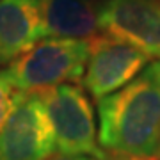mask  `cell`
<instances>
[{
    "mask_svg": "<svg viewBox=\"0 0 160 160\" xmlns=\"http://www.w3.org/2000/svg\"><path fill=\"white\" fill-rule=\"evenodd\" d=\"M43 38L91 39L100 34L94 0H39Z\"/></svg>",
    "mask_w": 160,
    "mask_h": 160,
    "instance_id": "ba28073f",
    "label": "cell"
},
{
    "mask_svg": "<svg viewBox=\"0 0 160 160\" xmlns=\"http://www.w3.org/2000/svg\"><path fill=\"white\" fill-rule=\"evenodd\" d=\"M158 62H160V61H158Z\"/></svg>",
    "mask_w": 160,
    "mask_h": 160,
    "instance_id": "7c38bea8",
    "label": "cell"
},
{
    "mask_svg": "<svg viewBox=\"0 0 160 160\" xmlns=\"http://www.w3.org/2000/svg\"><path fill=\"white\" fill-rule=\"evenodd\" d=\"M55 133L41 94H25L0 128V160H48Z\"/></svg>",
    "mask_w": 160,
    "mask_h": 160,
    "instance_id": "277c9868",
    "label": "cell"
},
{
    "mask_svg": "<svg viewBox=\"0 0 160 160\" xmlns=\"http://www.w3.org/2000/svg\"><path fill=\"white\" fill-rule=\"evenodd\" d=\"M98 142L121 160L160 157V62H151L109 96L98 100Z\"/></svg>",
    "mask_w": 160,
    "mask_h": 160,
    "instance_id": "6da1fadb",
    "label": "cell"
},
{
    "mask_svg": "<svg viewBox=\"0 0 160 160\" xmlns=\"http://www.w3.org/2000/svg\"><path fill=\"white\" fill-rule=\"evenodd\" d=\"M89 41V55L84 71V87L94 100L125 87L149 64V57L125 41L98 34Z\"/></svg>",
    "mask_w": 160,
    "mask_h": 160,
    "instance_id": "5b68a950",
    "label": "cell"
},
{
    "mask_svg": "<svg viewBox=\"0 0 160 160\" xmlns=\"http://www.w3.org/2000/svg\"><path fill=\"white\" fill-rule=\"evenodd\" d=\"M55 133L59 153L75 157L107 158L96 141V125L92 105L82 87L61 84L41 94Z\"/></svg>",
    "mask_w": 160,
    "mask_h": 160,
    "instance_id": "3957f363",
    "label": "cell"
},
{
    "mask_svg": "<svg viewBox=\"0 0 160 160\" xmlns=\"http://www.w3.org/2000/svg\"><path fill=\"white\" fill-rule=\"evenodd\" d=\"M89 160H112V158H109V157H107V158H89ZM121 160V158H119Z\"/></svg>",
    "mask_w": 160,
    "mask_h": 160,
    "instance_id": "8fae6325",
    "label": "cell"
},
{
    "mask_svg": "<svg viewBox=\"0 0 160 160\" xmlns=\"http://www.w3.org/2000/svg\"><path fill=\"white\" fill-rule=\"evenodd\" d=\"M23 96L25 92H22L12 84L6 69H0V128L9 119V116L12 114V110L16 109Z\"/></svg>",
    "mask_w": 160,
    "mask_h": 160,
    "instance_id": "9c48e42d",
    "label": "cell"
},
{
    "mask_svg": "<svg viewBox=\"0 0 160 160\" xmlns=\"http://www.w3.org/2000/svg\"><path fill=\"white\" fill-rule=\"evenodd\" d=\"M91 157H75V155H64V153H53L48 160H89Z\"/></svg>",
    "mask_w": 160,
    "mask_h": 160,
    "instance_id": "30bf717a",
    "label": "cell"
},
{
    "mask_svg": "<svg viewBox=\"0 0 160 160\" xmlns=\"http://www.w3.org/2000/svg\"><path fill=\"white\" fill-rule=\"evenodd\" d=\"M43 39L39 0H0V64L12 62Z\"/></svg>",
    "mask_w": 160,
    "mask_h": 160,
    "instance_id": "52a82bcc",
    "label": "cell"
},
{
    "mask_svg": "<svg viewBox=\"0 0 160 160\" xmlns=\"http://www.w3.org/2000/svg\"><path fill=\"white\" fill-rule=\"evenodd\" d=\"M89 55L87 39L43 38L9 62L12 84L25 94H43L61 84L82 80Z\"/></svg>",
    "mask_w": 160,
    "mask_h": 160,
    "instance_id": "7a4b0ae2",
    "label": "cell"
},
{
    "mask_svg": "<svg viewBox=\"0 0 160 160\" xmlns=\"http://www.w3.org/2000/svg\"><path fill=\"white\" fill-rule=\"evenodd\" d=\"M100 32L160 61V0H105L98 9Z\"/></svg>",
    "mask_w": 160,
    "mask_h": 160,
    "instance_id": "8992f818",
    "label": "cell"
}]
</instances>
